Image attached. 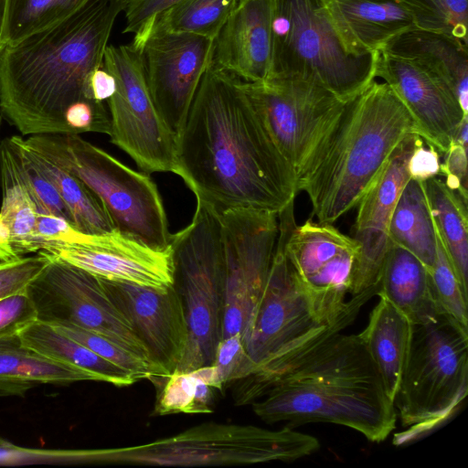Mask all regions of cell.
<instances>
[{
    "mask_svg": "<svg viewBox=\"0 0 468 468\" xmlns=\"http://www.w3.org/2000/svg\"><path fill=\"white\" fill-rule=\"evenodd\" d=\"M179 176L218 213H279L294 200L296 176L241 86L210 64L176 140Z\"/></svg>",
    "mask_w": 468,
    "mask_h": 468,
    "instance_id": "6da1fadb",
    "label": "cell"
},
{
    "mask_svg": "<svg viewBox=\"0 0 468 468\" xmlns=\"http://www.w3.org/2000/svg\"><path fill=\"white\" fill-rule=\"evenodd\" d=\"M120 0H89L69 17L7 45L0 55V112L23 135L68 133L66 115L87 99L103 66Z\"/></svg>",
    "mask_w": 468,
    "mask_h": 468,
    "instance_id": "7a4b0ae2",
    "label": "cell"
},
{
    "mask_svg": "<svg viewBox=\"0 0 468 468\" xmlns=\"http://www.w3.org/2000/svg\"><path fill=\"white\" fill-rule=\"evenodd\" d=\"M253 412L267 423L286 426L329 422L384 441L396 429L394 402L358 335L330 337L282 375L259 399Z\"/></svg>",
    "mask_w": 468,
    "mask_h": 468,
    "instance_id": "3957f363",
    "label": "cell"
},
{
    "mask_svg": "<svg viewBox=\"0 0 468 468\" xmlns=\"http://www.w3.org/2000/svg\"><path fill=\"white\" fill-rule=\"evenodd\" d=\"M410 133L419 134L417 126L386 82L374 80L348 101L296 178L317 222L332 224L356 207Z\"/></svg>",
    "mask_w": 468,
    "mask_h": 468,
    "instance_id": "277c9868",
    "label": "cell"
},
{
    "mask_svg": "<svg viewBox=\"0 0 468 468\" xmlns=\"http://www.w3.org/2000/svg\"><path fill=\"white\" fill-rule=\"evenodd\" d=\"M294 201L278 213V237L261 296L242 335L246 353L255 367L250 376L237 381V405L251 404L261 398L286 372L315 348L350 326L379 285L351 296L347 308L333 322L315 314L296 282L284 245L295 224Z\"/></svg>",
    "mask_w": 468,
    "mask_h": 468,
    "instance_id": "5b68a950",
    "label": "cell"
},
{
    "mask_svg": "<svg viewBox=\"0 0 468 468\" xmlns=\"http://www.w3.org/2000/svg\"><path fill=\"white\" fill-rule=\"evenodd\" d=\"M468 393V328L442 314L413 324L410 346L394 399L403 432L397 446L408 444L447 422Z\"/></svg>",
    "mask_w": 468,
    "mask_h": 468,
    "instance_id": "8992f818",
    "label": "cell"
},
{
    "mask_svg": "<svg viewBox=\"0 0 468 468\" xmlns=\"http://www.w3.org/2000/svg\"><path fill=\"white\" fill-rule=\"evenodd\" d=\"M33 152L82 181L101 201L117 231L151 248L165 250L171 233L156 184L79 134L24 138Z\"/></svg>",
    "mask_w": 468,
    "mask_h": 468,
    "instance_id": "52a82bcc",
    "label": "cell"
},
{
    "mask_svg": "<svg viewBox=\"0 0 468 468\" xmlns=\"http://www.w3.org/2000/svg\"><path fill=\"white\" fill-rule=\"evenodd\" d=\"M319 441L284 426L209 422L151 442L90 449L91 464L218 466L294 462L320 449Z\"/></svg>",
    "mask_w": 468,
    "mask_h": 468,
    "instance_id": "ba28073f",
    "label": "cell"
},
{
    "mask_svg": "<svg viewBox=\"0 0 468 468\" xmlns=\"http://www.w3.org/2000/svg\"><path fill=\"white\" fill-rule=\"evenodd\" d=\"M271 29L270 77L310 80L344 101L376 79L379 52L351 53L324 0H273Z\"/></svg>",
    "mask_w": 468,
    "mask_h": 468,
    "instance_id": "9c48e42d",
    "label": "cell"
},
{
    "mask_svg": "<svg viewBox=\"0 0 468 468\" xmlns=\"http://www.w3.org/2000/svg\"><path fill=\"white\" fill-rule=\"evenodd\" d=\"M169 248L188 323L186 346L175 372L186 373L211 365L222 339L225 256L218 213L197 198L190 224L171 235Z\"/></svg>",
    "mask_w": 468,
    "mask_h": 468,
    "instance_id": "30bf717a",
    "label": "cell"
},
{
    "mask_svg": "<svg viewBox=\"0 0 468 468\" xmlns=\"http://www.w3.org/2000/svg\"><path fill=\"white\" fill-rule=\"evenodd\" d=\"M103 67L113 75L117 89L107 101L111 142L145 173L177 175L176 138L161 119L145 77L141 49L108 45Z\"/></svg>",
    "mask_w": 468,
    "mask_h": 468,
    "instance_id": "8fae6325",
    "label": "cell"
},
{
    "mask_svg": "<svg viewBox=\"0 0 468 468\" xmlns=\"http://www.w3.org/2000/svg\"><path fill=\"white\" fill-rule=\"evenodd\" d=\"M48 257V264L26 287L37 309V320L50 324H72L154 363L131 321L99 277Z\"/></svg>",
    "mask_w": 468,
    "mask_h": 468,
    "instance_id": "7c38bea8",
    "label": "cell"
},
{
    "mask_svg": "<svg viewBox=\"0 0 468 468\" xmlns=\"http://www.w3.org/2000/svg\"><path fill=\"white\" fill-rule=\"evenodd\" d=\"M241 86L297 178L347 101L313 81L294 77L241 80Z\"/></svg>",
    "mask_w": 468,
    "mask_h": 468,
    "instance_id": "4fadbf2b",
    "label": "cell"
},
{
    "mask_svg": "<svg viewBox=\"0 0 468 468\" xmlns=\"http://www.w3.org/2000/svg\"><path fill=\"white\" fill-rule=\"evenodd\" d=\"M225 256L222 338L241 337L264 289L278 237V213L237 208L218 213Z\"/></svg>",
    "mask_w": 468,
    "mask_h": 468,
    "instance_id": "5bb4252c",
    "label": "cell"
},
{
    "mask_svg": "<svg viewBox=\"0 0 468 468\" xmlns=\"http://www.w3.org/2000/svg\"><path fill=\"white\" fill-rule=\"evenodd\" d=\"M285 254L294 278L317 317L335 321L349 305L357 242L332 224L307 219L288 232Z\"/></svg>",
    "mask_w": 468,
    "mask_h": 468,
    "instance_id": "9a60e30c",
    "label": "cell"
},
{
    "mask_svg": "<svg viewBox=\"0 0 468 468\" xmlns=\"http://www.w3.org/2000/svg\"><path fill=\"white\" fill-rule=\"evenodd\" d=\"M214 39L155 26L141 52L155 108L177 140L200 80L211 64Z\"/></svg>",
    "mask_w": 468,
    "mask_h": 468,
    "instance_id": "2e32d148",
    "label": "cell"
},
{
    "mask_svg": "<svg viewBox=\"0 0 468 468\" xmlns=\"http://www.w3.org/2000/svg\"><path fill=\"white\" fill-rule=\"evenodd\" d=\"M420 136L410 133L395 148L385 166L359 200L353 239L359 250L356 259L351 296L378 284L390 240L388 228L397 200L410 179L408 164Z\"/></svg>",
    "mask_w": 468,
    "mask_h": 468,
    "instance_id": "e0dca14e",
    "label": "cell"
},
{
    "mask_svg": "<svg viewBox=\"0 0 468 468\" xmlns=\"http://www.w3.org/2000/svg\"><path fill=\"white\" fill-rule=\"evenodd\" d=\"M100 279L131 321L153 361L168 376L175 372L188 339L185 304L175 283L156 289Z\"/></svg>",
    "mask_w": 468,
    "mask_h": 468,
    "instance_id": "ac0fdd59",
    "label": "cell"
},
{
    "mask_svg": "<svg viewBox=\"0 0 468 468\" xmlns=\"http://www.w3.org/2000/svg\"><path fill=\"white\" fill-rule=\"evenodd\" d=\"M381 78L411 115L419 134L439 153L452 143L464 114L452 90L415 64L379 52L376 78Z\"/></svg>",
    "mask_w": 468,
    "mask_h": 468,
    "instance_id": "d6986e66",
    "label": "cell"
},
{
    "mask_svg": "<svg viewBox=\"0 0 468 468\" xmlns=\"http://www.w3.org/2000/svg\"><path fill=\"white\" fill-rule=\"evenodd\" d=\"M42 252L112 282L156 289L175 283L169 247L151 248L119 231L106 234L97 244L60 246Z\"/></svg>",
    "mask_w": 468,
    "mask_h": 468,
    "instance_id": "ffe728a7",
    "label": "cell"
},
{
    "mask_svg": "<svg viewBox=\"0 0 468 468\" xmlns=\"http://www.w3.org/2000/svg\"><path fill=\"white\" fill-rule=\"evenodd\" d=\"M273 0H242L214 38L211 64L248 82L271 75Z\"/></svg>",
    "mask_w": 468,
    "mask_h": 468,
    "instance_id": "44dd1931",
    "label": "cell"
},
{
    "mask_svg": "<svg viewBox=\"0 0 468 468\" xmlns=\"http://www.w3.org/2000/svg\"><path fill=\"white\" fill-rule=\"evenodd\" d=\"M329 16L353 54L380 52L398 35L416 28L399 0H324Z\"/></svg>",
    "mask_w": 468,
    "mask_h": 468,
    "instance_id": "7402d4cb",
    "label": "cell"
},
{
    "mask_svg": "<svg viewBox=\"0 0 468 468\" xmlns=\"http://www.w3.org/2000/svg\"><path fill=\"white\" fill-rule=\"evenodd\" d=\"M410 61L442 80L468 115V46L436 31L413 28L393 37L380 51Z\"/></svg>",
    "mask_w": 468,
    "mask_h": 468,
    "instance_id": "603a6c76",
    "label": "cell"
},
{
    "mask_svg": "<svg viewBox=\"0 0 468 468\" xmlns=\"http://www.w3.org/2000/svg\"><path fill=\"white\" fill-rule=\"evenodd\" d=\"M377 295L384 296L412 324H425L445 314L433 293L429 271L410 251L390 241Z\"/></svg>",
    "mask_w": 468,
    "mask_h": 468,
    "instance_id": "cb8c5ba5",
    "label": "cell"
},
{
    "mask_svg": "<svg viewBox=\"0 0 468 468\" xmlns=\"http://www.w3.org/2000/svg\"><path fill=\"white\" fill-rule=\"evenodd\" d=\"M369 314L368 323L358 335L394 402L410 346V320L384 296Z\"/></svg>",
    "mask_w": 468,
    "mask_h": 468,
    "instance_id": "d4e9b609",
    "label": "cell"
},
{
    "mask_svg": "<svg viewBox=\"0 0 468 468\" xmlns=\"http://www.w3.org/2000/svg\"><path fill=\"white\" fill-rule=\"evenodd\" d=\"M98 381L84 370L54 361L23 344L18 335L0 338V396H24L41 384Z\"/></svg>",
    "mask_w": 468,
    "mask_h": 468,
    "instance_id": "484cf974",
    "label": "cell"
},
{
    "mask_svg": "<svg viewBox=\"0 0 468 468\" xmlns=\"http://www.w3.org/2000/svg\"><path fill=\"white\" fill-rule=\"evenodd\" d=\"M0 261L34 252L38 209L16 175L3 142H0Z\"/></svg>",
    "mask_w": 468,
    "mask_h": 468,
    "instance_id": "4316f807",
    "label": "cell"
},
{
    "mask_svg": "<svg viewBox=\"0 0 468 468\" xmlns=\"http://www.w3.org/2000/svg\"><path fill=\"white\" fill-rule=\"evenodd\" d=\"M436 235L468 299L467 203L437 177L422 182Z\"/></svg>",
    "mask_w": 468,
    "mask_h": 468,
    "instance_id": "83f0119b",
    "label": "cell"
},
{
    "mask_svg": "<svg viewBox=\"0 0 468 468\" xmlns=\"http://www.w3.org/2000/svg\"><path fill=\"white\" fill-rule=\"evenodd\" d=\"M21 341L44 356L92 374L98 381L126 387L136 379L50 324L37 320L18 334Z\"/></svg>",
    "mask_w": 468,
    "mask_h": 468,
    "instance_id": "f1b7e54d",
    "label": "cell"
},
{
    "mask_svg": "<svg viewBox=\"0 0 468 468\" xmlns=\"http://www.w3.org/2000/svg\"><path fill=\"white\" fill-rule=\"evenodd\" d=\"M389 240L415 255L430 271L435 262L437 237L422 182L410 178L393 210Z\"/></svg>",
    "mask_w": 468,
    "mask_h": 468,
    "instance_id": "f546056e",
    "label": "cell"
},
{
    "mask_svg": "<svg viewBox=\"0 0 468 468\" xmlns=\"http://www.w3.org/2000/svg\"><path fill=\"white\" fill-rule=\"evenodd\" d=\"M31 152L39 169L58 190L69 211L71 224L77 229L91 235L117 231L100 198L82 181L43 156Z\"/></svg>",
    "mask_w": 468,
    "mask_h": 468,
    "instance_id": "4dcf8cb0",
    "label": "cell"
},
{
    "mask_svg": "<svg viewBox=\"0 0 468 468\" xmlns=\"http://www.w3.org/2000/svg\"><path fill=\"white\" fill-rule=\"evenodd\" d=\"M241 1L180 0L163 12L154 26L170 32L191 33L214 39Z\"/></svg>",
    "mask_w": 468,
    "mask_h": 468,
    "instance_id": "1f68e13d",
    "label": "cell"
},
{
    "mask_svg": "<svg viewBox=\"0 0 468 468\" xmlns=\"http://www.w3.org/2000/svg\"><path fill=\"white\" fill-rule=\"evenodd\" d=\"M89 0H7V45L45 29L77 12Z\"/></svg>",
    "mask_w": 468,
    "mask_h": 468,
    "instance_id": "d6a6232c",
    "label": "cell"
},
{
    "mask_svg": "<svg viewBox=\"0 0 468 468\" xmlns=\"http://www.w3.org/2000/svg\"><path fill=\"white\" fill-rule=\"evenodd\" d=\"M10 162L24 184L39 213L62 218L71 224L69 211L53 183L35 162L33 153L24 143L23 136L13 135L2 140Z\"/></svg>",
    "mask_w": 468,
    "mask_h": 468,
    "instance_id": "836d02e7",
    "label": "cell"
},
{
    "mask_svg": "<svg viewBox=\"0 0 468 468\" xmlns=\"http://www.w3.org/2000/svg\"><path fill=\"white\" fill-rule=\"evenodd\" d=\"M165 379L155 401V415L212 412L216 388L206 383L196 369L174 372Z\"/></svg>",
    "mask_w": 468,
    "mask_h": 468,
    "instance_id": "e575fe53",
    "label": "cell"
},
{
    "mask_svg": "<svg viewBox=\"0 0 468 468\" xmlns=\"http://www.w3.org/2000/svg\"><path fill=\"white\" fill-rule=\"evenodd\" d=\"M51 325L87 346L98 356L122 368L136 381L144 378H165L168 377L165 370L158 365L145 360L107 337L72 324H55Z\"/></svg>",
    "mask_w": 468,
    "mask_h": 468,
    "instance_id": "d590c367",
    "label": "cell"
},
{
    "mask_svg": "<svg viewBox=\"0 0 468 468\" xmlns=\"http://www.w3.org/2000/svg\"><path fill=\"white\" fill-rule=\"evenodd\" d=\"M418 28L450 35L468 46V0H399Z\"/></svg>",
    "mask_w": 468,
    "mask_h": 468,
    "instance_id": "8d00e7d4",
    "label": "cell"
},
{
    "mask_svg": "<svg viewBox=\"0 0 468 468\" xmlns=\"http://www.w3.org/2000/svg\"><path fill=\"white\" fill-rule=\"evenodd\" d=\"M429 275L433 293L442 311L468 328V299L463 293L438 237L436 259Z\"/></svg>",
    "mask_w": 468,
    "mask_h": 468,
    "instance_id": "74e56055",
    "label": "cell"
},
{
    "mask_svg": "<svg viewBox=\"0 0 468 468\" xmlns=\"http://www.w3.org/2000/svg\"><path fill=\"white\" fill-rule=\"evenodd\" d=\"M180 0H120L124 15L122 33L133 35L132 45L141 49L155 19Z\"/></svg>",
    "mask_w": 468,
    "mask_h": 468,
    "instance_id": "f35d334b",
    "label": "cell"
},
{
    "mask_svg": "<svg viewBox=\"0 0 468 468\" xmlns=\"http://www.w3.org/2000/svg\"><path fill=\"white\" fill-rule=\"evenodd\" d=\"M212 364L218 370L223 387L241 380L255 371V367L246 353L240 334L220 340Z\"/></svg>",
    "mask_w": 468,
    "mask_h": 468,
    "instance_id": "ab89813d",
    "label": "cell"
},
{
    "mask_svg": "<svg viewBox=\"0 0 468 468\" xmlns=\"http://www.w3.org/2000/svg\"><path fill=\"white\" fill-rule=\"evenodd\" d=\"M37 320V309L26 288L0 298V338L18 335Z\"/></svg>",
    "mask_w": 468,
    "mask_h": 468,
    "instance_id": "60d3db41",
    "label": "cell"
},
{
    "mask_svg": "<svg viewBox=\"0 0 468 468\" xmlns=\"http://www.w3.org/2000/svg\"><path fill=\"white\" fill-rule=\"evenodd\" d=\"M49 258L43 252L9 261H0V298L24 290L43 270Z\"/></svg>",
    "mask_w": 468,
    "mask_h": 468,
    "instance_id": "b9f144b4",
    "label": "cell"
},
{
    "mask_svg": "<svg viewBox=\"0 0 468 468\" xmlns=\"http://www.w3.org/2000/svg\"><path fill=\"white\" fill-rule=\"evenodd\" d=\"M443 154L441 175L446 178L444 183L467 203V149L452 142Z\"/></svg>",
    "mask_w": 468,
    "mask_h": 468,
    "instance_id": "7bdbcfd3",
    "label": "cell"
},
{
    "mask_svg": "<svg viewBox=\"0 0 468 468\" xmlns=\"http://www.w3.org/2000/svg\"><path fill=\"white\" fill-rule=\"evenodd\" d=\"M410 178L424 182L441 175L439 151L419 138L408 164Z\"/></svg>",
    "mask_w": 468,
    "mask_h": 468,
    "instance_id": "ee69618b",
    "label": "cell"
},
{
    "mask_svg": "<svg viewBox=\"0 0 468 468\" xmlns=\"http://www.w3.org/2000/svg\"><path fill=\"white\" fill-rule=\"evenodd\" d=\"M115 78L103 66L94 69L87 82V99L103 102L116 91Z\"/></svg>",
    "mask_w": 468,
    "mask_h": 468,
    "instance_id": "f6af8a7d",
    "label": "cell"
},
{
    "mask_svg": "<svg viewBox=\"0 0 468 468\" xmlns=\"http://www.w3.org/2000/svg\"><path fill=\"white\" fill-rule=\"evenodd\" d=\"M7 0H0V55L7 46L5 38Z\"/></svg>",
    "mask_w": 468,
    "mask_h": 468,
    "instance_id": "bcb514c9",
    "label": "cell"
},
{
    "mask_svg": "<svg viewBox=\"0 0 468 468\" xmlns=\"http://www.w3.org/2000/svg\"><path fill=\"white\" fill-rule=\"evenodd\" d=\"M452 142H456L467 149L468 146V116L464 117L459 125Z\"/></svg>",
    "mask_w": 468,
    "mask_h": 468,
    "instance_id": "7dc6e473",
    "label": "cell"
},
{
    "mask_svg": "<svg viewBox=\"0 0 468 468\" xmlns=\"http://www.w3.org/2000/svg\"><path fill=\"white\" fill-rule=\"evenodd\" d=\"M2 120H3V116H2V114L0 112V132H1Z\"/></svg>",
    "mask_w": 468,
    "mask_h": 468,
    "instance_id": "c3c4849f",
    "label": "cell"
}]
</instances>
